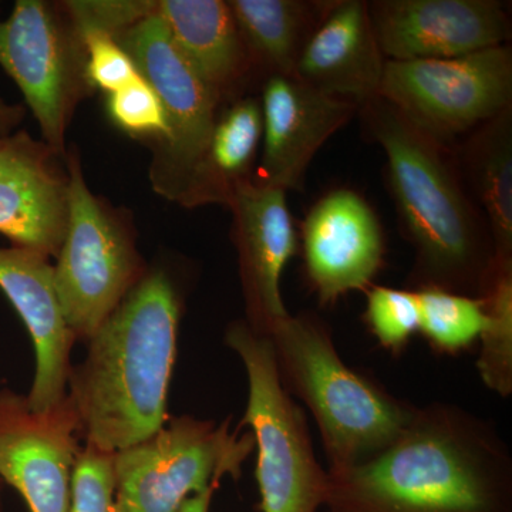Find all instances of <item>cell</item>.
Masks as SVG:
<instances>
[{"mask_svg":"<svg viewBox=\"0 0 512 512\" xmlns=\"http://www.w3.org/2000/svg\"><path fill=\"white\" fill-rule=\"evenodd\" d=\"M286 194L254 178L242 184L228 204L234 215V242L247 312L244 320L265 338L289 315L282 298V275L299 249Z\"/></svg>","mask_w":512,"mask_h":512,"instance_id":"5bb4252c","label":"cell"},{"mask_svg":"<svg viewBox=\"0 0 512 512\" xmlns=\"http://www.w3.org/2000/svg\"><path fill=\"white\" fill-rule=\"evenodd\" d=\"M224 340L247 372L248 403L238 427L254 436L259 511L318 512L325 507L328 470L313 450L305 412L279 382L271 340L245 320L229 323Z\"/></svg>","mask_w":512,"mask_h":512,"instance_id":"5b68a950","label":"cell"},{"mask_svg":"<svg viewBox=\"0 0 512 512\" xmlns=\"http://www.w3.org/2000/svg\"><path fill=\"white\" fill-rule=\"evenodd\" d=\"M183 414L153 436L114 453L117 512H178L224 478L239 480L255 451L251 431Z\"/></svg>","mask_w":512,"mask_h":512,"instance_id":"8992f818","label":"cell"},{"mask_svg":"<svg viewBox=\"0 0 512 512\" xmlns=\"http://www.w3.org/2000/svg\"><path fill=\"white\" fill-rule=\"evenodd\" d=\"M285 392L311 412L329 470L359 466L393 443L416 406L340 356L332 329L315 312L278 323L268 336Z\"/></svg>","mask_w":512,"mask_h":512,"instance_id":"277c9868","label":"cell"},{"mask_svg":"<svg viewBox=\"0 0 512 512\" xmlns=\"http://www.w3.org/2000/svg\"><path fill=\"white\" fill-rule=\"evenodd\" d=\"M380 97L434 140L453 147L512 106L511 47L450 59L386 60Z\"/></svg>","mask_w":512,"mask_h":512,"instance_id":"52a82bcc","label":"cell"},{"mask_svg":"<svg viewBox=\"0 0 512 512\" xmlns=\"http://www.w3.org/2000/svg\"><path fill=\"white\" fill-rule=\"evenodd\" d=\"M303 265L322 308L362 291L384 268L386 237L372 205L352 188H336L313 204L301 225Z\"/></svg>","mask_w":512,"mask_h":512,"instance_id":"7c38bea8","label":"cell"},{"mask_svg":"<svg viewBox=\"0 0 512 512\" xmlns=\"http://www.w3.org/2000/svg\"><path fill=\"white\" fill-rule=\"evenodd\" d=\"M18 113V110L8 106L5 101L0 99V134L15 126L16 121H18Z\"/></svg>","mask_w":512,"mask_h":512,"instance_id":"f546056e","label":"cell"},{"mask_svg":"<svg viewBox=\"0 0 512 512\" xmlns=\"http://www.w3.org/2000/svg\"><path fill=\"white\" fill-rule=\"evenodd\" d=\"M458 170L483 214L495 262H512V106L454 144Z\"/></svg>","mask_w":512,"mask_h":512,"instance_id":"ffe728a7","label":"cell"},{"mask_svg":"<svg viewBox=\"0 0 512 512\" xmlns=\"http://www.w3.org/2000/svg\"><path fill=\"white\" fill-rule=\"evenodd\" d=\"M74 40L55 9L40 0H18L8 18L0 19V66L18 84L55 153H63L79 90Z\"/></svg>","mask_w":512,"mask_h":512,"instance_id":"30bf717a","label":"cell"},{"mask_svg":"<svg viewBox=\"0 0 512 512\" xmlns=\"http://www.w3.org/2000/svg\"><path fill=\"white\" fill-rule=\"evenodd\" d=\"M363 128L387 158V181L414 249L407 288L478 298L493 272V239L468 194L453 147L410 123L382 97L359 107Z\"/></svg>","mask_w":512,"mask_h":512,"instance_id":"7a4b0ae2","label":"cell"},{"mask_svg":"<svg viewBox=\"0 0 512 512\" xmlns=\"http://www.w3.org/2000/svg\"><path fill=\"white\" fill-rule=\"evenodd\" d=\"M107 111L114 124L128 134L160 138L164 147L170 144V124L163 104L143 77L110 93Z\"/></svg>","mask_w":512,"mask_h":512,"instance_id":"484cf974","label":"cell"},{"mask_svg":"<svg viewBox=\"0 0 512 512\" xmlns=\"http://www.w3.org/2000/svg\"><path fill=\"white\" fill-rule=\"evenodd\" d=\"M2 491H3V483H2V480H0V512L3 511Z\"/></svg>","mask_w":512,"mask_h":512,"instance_id":"4dcf8cb0","label":"cell"},{"mask_svg":"<svg viewBox=\"0 0 512 512\" xmlns=\"http://www.w3.org/2000/svg\"><path fill=\"white\" fill-rule=\"evenodd\" d=\"M419 332L439 355L457 356L478 342L485 326L483 302L437 288L417 289Z\"/></svg>","mask_w":512,"mask_h":512,"instance_id":"cb8c5ba5","label":"cell"},{"mask_svg":"<svg viewBox=\"0 0 512 512\" xmlns=\"http://www.w3.org/2000/svg\"><path fill=\"white\" fill-rule=\"evenodd\" d=\"M82 441L69 396L35 412L23 394L0 390V480L18 490L30 512H70Z\"/></svg>","mask_w":512,"mask_h":512,"instance_id":"8fae6325","label":"cell"},{"mask_svg":"<svg viewBox=\"0 0 512 512\" xmlns=\"http://www.w3.org/2000/svg\"><path fill=\"white\" fill-rule=\"evenodd\" d=\"M70 512H117L114 453L83 443L73 470Z\"/></svg>","mask_w":512,"mask_h":512,"instance_id":"4316f807","label":"cell"},{"mask_svg":"<svg viewBox=\"0 0 512 512\" xmlns=\"http://www.w3.org/2000/svg\"><path fill=\"white\" fill-rule=\"evenodd\" d=\"M367 8L386 60L450 59L511 37L510 15L497 0H372Z\"/></svg>","mask_w":512,"mask_h":512,"instance_id":"4fadbf2b","label":"cell"},{"mask_svg":"<svg viewBox=\"0 0 512 512\" xmlns=\"http://www.w3.org/2000/svg\"><path fill=\"white\" fill-rule=\"evenodd\" d=\"M259 183L303 191L313 158L350 123L359 107L313 89L295 76L266 77L262 87Z\"/></svg>","mask_w":512,"mask_h":512,"instance_id":"9a60e30c","label":"cell"},{"mask_svg":"<svg viewBox=\"0 0 512 512\" xmlns=\"http://www.w3.org/2000/svg\"><path fill=\"white\" fill-rule=\"evenodd\" d=\"M114 37L163 104L171 141L165 147L164 177L160 183L163 192L177 200L192 167L207 147L221 103L154 13Z\"/></svg>","mask_w":512,"mask_h":512,"instance_id":"9c48e42d","label":"cell"},{"mask_svg":"<svg viewBox=\"0 0 512 512\" xmlns=\"http://www.w3.org/2000/svg\"><path fill=\"white\" fill-rule=\"evenodd\" d=\"M478 298L485 313L478 338V375L491 392L508 399L512 394V262H494Z\"/></svg>","mask_w":512,"mask_h":512,"instance_id":"603a6c76","label":"cell"},{"mask_svg":"<svg viewBox=\"0 0 512 512\" xmlns=\"http://www.w3.org/2000/svg\"><path fill=\"white\" fill-rule=\"evenodd\" d=\"M69 225V177L53 164L49 147L26 133L0 147V234L13 247L59 255Z\"/></svg>","mask_w":512,"mask_h":512,"instance_id":"2e32d148","label":"cell"},{"mask_svg":"<svg viewBox=\"0 0 512 512\" xmlns=\"http://www.w3.org/2000/svg\"><path fill=\"white\" fill-rule=\"evenodd\" d=\"M384 66L367 2L333 0L293 76L319 92L362 107L380 97Z\"/></svg>","mask_w":512,"mask_h":512,"instance_id":"ac0fdd59","label":"cell"},{"mask_svg":"<svg viewBox=\"0 0 512 512\" xmlns=\"http://www.w3.org/2000/svg\"><path fill=\"white\" fill-rule=\"evenodd\" d=\"M144 275L127 232L90 192L79 164L70 161L69 225L55 286L76 342H89Z\"/></svg>","mask_w":512,"mask_h":512,"instance_id":"ba28073f","label":"cell"},{"mask_svg":"<svg viewBox=\"0 0 512 512\" xmlns=\"http://www.w3.org/2000/svg\"><path fill=\"white\" fill-rule=\"evenodd\" d=\"M262 144L261 101L244 97L218 114L204 153L177 200L187 207L228 205L242 184L254 180Z\"/></svg>","mask_w":512,"mask_h":512,"instance_id":"44dd1931","label":"cell"},{"mask_svg":"<svg viewBox=\"0 0 512 512\" xmlns=\"http://www.w3.org/2000/svg\"><path fill=\"white\" fill-rule=\"evenodd\" d=\"M76 30L86 53L84 77L90 86L110 94L140 77L136 64L117 43L114 35L103 29Z\"/></svg>","mask_w":512,"mask_h":512,"instance_id":"83f0119b","label":"cell"},{"mask_svg":"<svg viewBox=\"0 0 512 512\" xmlns=\"http://www.w3.org/2000/svg\"><path fill=\"white\" fill-rule=\"evenodd\" d=\"M180 316L177 289L158 269L143 276L87 342V355L67 382L83 443L117 453L164 426Z\"/></svg>","mask_w":512,"mask_h":512,"instance_id":"3957f363","label":"cell"},{"mask_svg":"<svg viewBox=\"0 0 512 512\" xmlns=\"http://www.w3.org/2000/svg\"><path fill=\"white\" fill-rule=\"evenodd\" d=\"M6 136H3V134H0V147H2L3 140H5Z\"/></svg>","mask_w":512,"mask_h":512,"instance_id":"1f68e13d","label":"cell"},{"mask_svg":"<svg viewBox=\"0 0 512 512\" xmlns=\"http://www.w3.org/2000/svg\"><path fill=\"white\" fill-rule=\"evenodd\" d=\"M328 512H512V454L491 421L453 403L416 406L375 457L329 470Z\"/></svg>","mask_w":512,"mask_h":512,"instance_id":"6da1fadb","label":"cell"},{"mask_svg":"<svg viewBox=\"0 0 512 512\" xmlns=\"http://www.w3.org/2000/svg\"><path fill=\"white\" fill-rule=\"evenodd\" d=\"M252 66L293 76L296 63L333 0H229Z\"/></svg>","mask_w":512,"mask_h":512,"instance_id":"7402d4cb","label":"cell"},{"mask_svg":"<svg viewBox=\"0 0 512 512\" xmlns=\"http://www.w3.org/2000/svg\"><path fill=\"white\" fill-rule=\"evenodd\" d=\"M365 322L380 348L392 356L403 355L419 332V303L410 289L372 285L366 291Z\"/></svg>","mask_w":512,"mask_h":512,"instance_id":"d4e9b609","label":"cell"},{"mask_svg":"<svg viewBox=\"0 0 512 512\" xmlns=\"http://www.w3.org/2000/svg\"><path fill=\"white\" fill-rule=\"evenodd\" d=\"M151 13L220 103L244 82L252 63L228 2L161 0Z\"/></svg>","mask_w":512,"mask_h":512,"instance_id":"d6986e66","label":"cell"},{"mask_svg":"<svg viewBox=\"0 0 512 512\" xmlns=\"http://www.w3.org/2000/svg\"><path fill=\"white\" fill-rule=\"evenodd\" d=\"M217 485H212L207 491L201 494L192 495L185 501L183 507L178 512H212L211 505L214 500L215 491L218 490Z\"/></svg>","mask_w":512,"mask_h":512,"instance_id":"f1b7e54d","label":"cell"},{"mask_svg":"<svg viewBox=\"0 0 512 512\" xmlns=\"http://www.w3.org/2000/svg\"><path fill=\"white\" fill-rule=\"evenodd\" d=\"M0 289L22 318L35 346V379L26 399L30 409L45 412L67 396L76 343L57 296L55 266L28 249L0 248Z\"/></svg>","mask_w":512,"mask_h":512,"instance_id":"e0dca14e","label":"cell"}]
</instances>
